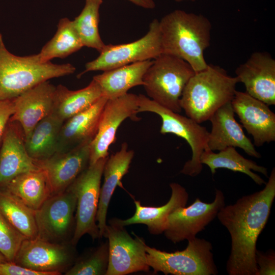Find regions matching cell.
Here are the masks:
<instances>
[{
  "label": "cell",
  "instance_id": "obj_27",
  "mask_svg": "<svg viewBox=\"0 0 275 275\" xmlns=\"http://www.w3.org/2000/svg\"><path fill=\"white\" fill-rule=\"evenodd\" d=\"M200 162L208 166L213 175L217 169H227L246 174L259 185L265 184L266 182L252 171L268 177L267 168L244 158L233 147H227L217 153L210 149L205 150L200 156Z\"/></svg>",
  "mask_w": 275,
  "mask_h": 275
},
{
  "label": "cell",
  "instance_id": "obj_13",
  "mask_svg": "<svg viewBox=\"0 0 275 275\" xmlns=\"http://www.w3.org/2000/svg\"><path fill=\"white\" fill-rule=\"evenodd\" d=\"M225 205L224 195L216 189L211 203L203 202L197 198L189 206L175 209L168 217L163 232L166 237L174 243L194 239L217 216Z\"/></svg>",
  "mask_w": 275,
  "mask_h": 275
},
{
  "label": "cell",
  "instance_id": "obj_33",
  "mask_svg": "<svg viewBox=\"0 0 275 275\" xmlns=\"http://www.w3.org/2000/svg\"><path fill=\"white\" fill-rule=\"evenodd\" d=\"M26 238L9 222L0 210V253L8 261H14Z\"/></svg>",
  "mask_w": 275,
  "mask_h": 275
},
{
  "label": "cell",
  "instance_id": "obj_2",
  "mask_svg": "<svg viewBox=\"0 0 275 275\" xmlns=\"http://www.w3.org/2000/svg\"><path fill=\"white\" fill-rule=\"evenodd\" d=\"M159 23L162 53L183 60L195 73L206 68L204 52L210 46L212 28L206 17L177 9L164 15Z\"/></svg>",
  "mask_w": 275,
  "mask_h": 275
},
{
  "label": "cell",
  "instance_id": "obj_37",
  "mask_svg": "<svg viewBox=\"0 0 275 275\" xmlns=\"http://www.w3.org/2000/svg\"><path fill=\"white\" fill-rule=\"evenodd\" d=\"M135 5L146 9H153L155 6L154 0H127Z\"/></svg>",
  "mask_w": 275,
  "mask_h": 275
},
{
  "label": "cell",
  "instance_id": "obj_21",
  "mask_svg": "<svg viewBox=\"0 0 275 275\" xmlns=\"http://www.w3.org/2000/svg\"><path fill=\"white\" fill-rule=\"evenodd\" d=\"M170 186L171 196L164 205L158 207L144 206L140 201L134 199L135 211L131 217L126 219L114 218L110 220L123 227L133 224L145 225L149 232L154 235L163 233L169 215L175 209L185 206L188 200V193L180 184L171 183Z\"/></svg>",
  "mask_w": 275,
  "mask_h": 275
},
{
  "label": "cell",
  "instance_id": "obj_20",
  "mask_svg": "<svg viewBox=\"0 0 275 275\" xmlns=\"http://www.w3.org/2000/svg\"><path fill=\"white\" fill-rule=\"evenodd\" d=\"M0 150V187L17 175L40 169L28 154L22 128L17 122L10 121Z\"/></svg>",
  "mask_w": 275,
  "mask_h": 275
},
{
  "label": "cell",
  "instance_id": "obj_5",
  "mask_svg": "<svg viewBox=\"0 0 275 275\" xmlns=\"http://www.w3.org/2000/svg\"><path fill=\"white\" fill-rule=\"evenodd\" d=\"M195 72L179 58L162 53L153 60L144 78V89L151 99L177 113L183 90Z\"/></svg>",
  "mask_w": 275,
  "mask_h": 275
},
{
  "label": "cell",
  "instance_id": "obj_3",
  "mask_svg": "<svg viewBox=\"0 0 275 275\" xmlns=\"http://www.w3.org/2000/svg\"><path fill=\"white\" fill-rule=\"evenodd\" d=\"M238 82L237 76L229 75L221 67L208 64L188 80L180 100V106L187 117L202 123L231 101Z\"/></svg>",
  "mask_w": 275,
  "mask_h": 275
},
{
  "label": "cell",
  "instance_id": "obj_25",
  "mask_svg": "<svg viewBox=\"0 0 275 275\" xmlns=\"http://www.w3.org/2000/svg\"><path fill=\"white\" fill-rule=\"evenodd\" d=\"M1 187L34 211L52 195L46 173L40 168L21 173Z\"/></svg>",
  "mask_w": 275,
  "mask_h": 275
},
{
  "label": "cell",
  "instance_id": "obj_32",
  "mask_svg": "<svg viewBox=\"0 0 275 275\" xmlns=\"http://www.w3.org/2000/svg\"><path fill=\"white\" fill-rule=\"evenodd\" d=\"M109 260L107 240L77 257L65 275H106Z\"/></svg>",
  "mask_w": 275,
  "mask_h": 275
},
{
  "label": "cell",
  "instance_id": "obj_24",
  "mask_svg": "<svg viewBox=\"0 0 275 275\" xmlns=\"http://www.w3.org/2000/svg\"><path fill=\"white\" fill-rule=\"evenodd\" d=\"M152 62L146 60L131 63L103 71L93 79L100 86L102 96L115 99L127 94L133 87L143 86L144 76Z\"/></svg>",
  "mask_w": 275,
  "mask_h": 275
},
{
  "label": "cell",
  "instance_id": "obj_19",
  "mask_svg": "<svg viewBox=\"0 0 275 275\" xmlns=\"http://www.w3.org/2000/svg\"><path fill=\"white\" fill-rule=\"evenodd\" d=\"M234 114L230 102L219 108L210 118L211 129L207 142L208 148L214 151L229 147H238L248 155L260 158V153L235 120Z\"/></svg>",
  "mask_w": 275,
  "mask_h": 275
},
{
  "label": "cell",
  "instance_id": "obj_14",
  "mask_svg": "<svg viewBox=\"0 0 275 275\" xmlns=\"http://www.w3.org/2000/svg\"><path fill=\"white\" fill-rule=\"evenodd\" d=\"M138 96L128 93L119 97L107 99L102 110L97 133L90 144L89 165L109 156L108 149L114 143L117 130L126 119L139 120Z\"/></svg>",
  "mask_w": 275,
  "mask_h": 275
},
{
  "label": "cell",
  "instance_id": "obj_17",
  "mask_svg": "<svg viewBox=\"0 0 275 275\" xmlns=\"http://www.w3.org/2000/svg\"><path fill=\"white\" fill-rule=\"evenodd\" d=\"M235 74L248 94L268 105H275V60L269 53L254 52Z\"/></svg>",
  "mask_w": 275,
  "mask_h": 275
},
{
  "label": "cell",
  "instance_id": "obj_18",
  "mask_svg": "<svg viewBox=\"0 0 275 275\" xmlns=\"http://www.w3.org/2000/svg\"><path fill=\"white\" fill-rule=\"evenodd\" d=\"M56 87L45 81L13 99L14 111L10 121L19 124L24 139L39 121L52 112Z\"/></svg>",
  "mask_w": 275,
  "mask_h": 275
},
{
  "label": "cell",
  "instance_id": "obj_7",
  "mask_svg": "<svg viewBox=\"0 0 275 275\" xmlns=\"http://www.w3.org/2000/svg\"><path fill=\"white\" fill-rule=\"evenodd\" d=\"M211 243L195 238L182 251L167 252L146 245L147 263L154 273L173 275H216Z\"/></svg>",
  "mask_w": 275,
  "mask_h": 275
},
{
  "label": "cell",
  "instance_id": "obj_10",
  "mask_svg": "<svg viewBox=\"0 0 275 275\" xmlns=\"http://www.w3.org/2000/svg\"><path fill=\"white\" fill-rule=\"evenodd\" d=\"M76 197L69 186L51 196L35 215L39 238L56 243L71 242L75 226Z\"/></svg>",
  "mask_w": 275,
  "mask_h": 275
},
{
  "label": "cell",
  "instance_id": "obj_26",
  "mask_svg": "<svg viewBox=\"0 0 275 275\" xmlns=\"http://www.w3.org/2000/svg\"><path fill=\"white\" fill-rule=\"evenodd\" d=\"M102 96L100 87L93 79L85 88L75 91L59 85L56 87L52 113L65 122L90 108Z\"/></svg>",
  "mask_w": 275,
  "mask_h": 275
},
{
  "label": "cell",
  "instance_id": "obj_15",
  "mask_svg": "<svg viewBox=\"0 0 275 275\" xmlns=\"http://www.w3.org/2000/svg\"><path fill=\"white\" fill-rule=\"evenodd\" d=\"M234 113L257 147L275 141V114L264 102L236 91L231 101Z\"/></svg>",
  "mask_w": 275,
  "mask_h": 275
},
{
  "label": "cell",
  "instance_id": "obj_28",
  "mask_svg": "<svg viewBox=\"0 0 275 275\" xmlns=\"http://www.w3.org/2000/svg\"><path fill=\"white\" fill-rule=\"evenodd\" d=\"M63 123L52 112L34 127L24 139L26 151L33 160L46 159L57 152L58 136Z\"/></svg>",
  "mask_w": 275,
  "mask_h": 275
},
{
  "label": "cell",
  "instance_id": "obj_31",
  "mask_svg": "<svg viewBox=\"0 0 275 275\" xmlns=\"http://www.w3.org/2000/svg\"><path fill=\"white\" fill-rule=\"evenodd\" d=\"M103 0H86L80 14L73 21L84 46L100 52L105 45L99 33V9Z\"/></svg>",
  "mask_w": 275,
  "mask_h": 275
},
{
  "label": "cell",
  "instance_id": "obj_8",
  "mask_svg": "<svg viewBox=\"0 0 275 275\" xmlns=\"http://www.w3.org/2000/svg\"><path fill=\"white\" fill-rule=\"evenodd\" d=\"M102 158L89 166L69 186L76 197L75 226L71 243L76 246L85 234L94 240L99 238L96 222L101 180L107 157Z\"/></svg>",
  "mask_w": 275,
  "mask_h": 275
},
{
  "label": "cell",
  "instance_id": "obj_35",
  "mask_svg": "<svg viewBox=\"0 0 275 275\" xmlns=\"http://www.w3.org/2000/svg\"><path fill=\"white\" fill-rule=\"evenodd\" d=\"M0 275H53L50 272L33 270L22 266L13 261L0 263Z\"/></svg>",
  "mask_w": 275,
  "mask_h": 275
},
{
  "label": "cell",
  "instance_id": "obj_4",
  "mask_svg": "<svg viewBox=\"0 0 275 275\" xmlns=\"http://www.w3.org/2000/svg\"><path fill=\"white\" fill-rule=\"evenodd\" d=\"M70 63L43 62L38 54L18 56L7 48L0 33V99H13L50 79L74 73Z\"/></svg>",
  "mask_w": 275,
  "mask_h": 275
},
{
  "label": "cell",
  "instance_id": "obj_38",
  "mask_svg": "<svg viewBox=\"0 0 275 275\" xmlns=\"http://www.w3.org/2000/svg\"><path fill=\"white\" fill-rule=\"evenodd\" d=\"M6 261H7V260L5 256L0 253V263Z\"/></svg>",
  "mask_w": 275,
  "mask_h": 275
},
{
  "label": "cell",
  "instance_id": "obj_1",
  "mask_svg": "<svg viewBox=\"0 0 275 275\" xmlns=\"http://www.w3.org/2000/svg\"><path fill=\"white\" fill-rule=\"evenodd\" d=\"M268 177L263 189L225 205L217 214L231 236V253L226 266L229 275H255L257 271L256 243L275 198L274 168Z\"/></svg>",
  "mask_w": 275,
  "mask_h": 275
},
{
  "label": "cell",
  "instance_id": "obj_30",
  "mask_svg": "<svg viewBox=\"0 0 275 275\" xmlns=\"http://www.w3.org/2000/svg\"><path fill=\"white\" fill-rule=\"evenodd\" d=\"M0 210L12 225L27 239L38 236L35 211L0 187Z\"/></svg>",
  "mask_w": 275,
  "mask_h": 275
},
{
  "label": "cell",
  "instance_id": "obj_9",
  "mask_svg": "<svg viewBox=\"0 0 275 275\" xmlns=\"http://www.w3.org/2000/svg\"><path fill=\"white\" fill-rule=\"evenodd\" d=\"M95 59L87 63L77 75L94 71H105L133 63L154 59L162 54L159 20L154 19L148 32L142 38L128 43L105 45Z\"/></svg>",
  "mask_w": 275,
  "mask_h": 275
},
{
  "label": "cell",
  "instance_id": "obj_29",
  "mask_svg": "<svg viewBox=\"0 0 275 275\" xmlns=\"http://www.w3.org/2000/svg\"><path fill=\"white\" fill-rule=\"evenodd\" d=\"M82 47L73 21L64 17L59 20L56 34L42 47L38 55L42 62H47L54 58H65Z\"/></svg>",
  "mask_w": 275,
  "mask_h": 275
},
{
  "label": "cell",
  "instance_id": "obj_16",
  "mask_svg": "<svg viewBox=\"0 0 275 275\" xmlns=\"http://www.w3.org/2000/svg\"><path fill=\"white\" fill-rule=\"evenodd\" d=\"M90 143L66 151L56 152L44 160H34L37 166L46 173L52 195L65 190L89 166Z\"/></svg>",
  "mask_w": 275,
  "mask_h": 275
},
{
  "label": "cell",
  "instance_id": "obj_11",
  "mask_svg": "<svg viewBox=\"0 0 275 275\" xmlns=\"http://www.w3.org/2000/svg\"><path fill=\"white\" fill-rule=\"evenodd\" d=\"M76 258L75 246L71 242H52L37 237L23 241L13 262L33 270L60 275Z\"/></svg>",
  "mask_w": 275,
  "mask_h": 275
},
{
  "label": "cell",
  "instance_id": "obj_36",
  "mask_svg": "<svg viewBox=\"0 0 275 275\" xmlns=\"http://www.w3.org/2000/svg\"><path fill=\"white\" fill-rule=\"evenodd\" d=\"M14 111L13 99H0V142Z\"/></svg>",
  "mask_w": 275,
  "mask_h": 275
},
{
  "label": "cell",
  "instance_id": "obj_23",
  "mask_svg": "<svg viewBox=\"0 0 275 275\" xmlns=\"http://www.w3.org/2000/svg\"><path fill=\"white\" fill-rule=\"evenodd\" d=\"M107 100L102 96L90 108L64 122L59 134L56 152L67 151L93 140Z\"/></svg>",
  "mask_w": 275,
  "mask_h": 275
},
{
  "label": "cell",
  "instance_id": "obj_39",
  "mask_svg": "<svg viewBox=\"0 0 275 275\" xmlns=\"http://www.w3.org/2000/svg\"><path fill=\"white\" fill-rule=\"evenodd\" d=\"M176 2H184V1H190V2H195L196 1V0H173Z\"/></svg>",
  "mask_w": 275,
  "mask_h": 275
},
{
  "label": "cell",
  "instance_id": "obj_6",
  "mask_svg": "<svg viewBox=\"0 0 275 275\" xmlns=\"http://www.w3.org/2000/svg\"><path fill=\"white\" fill-rule=\"evenodd\" d=\"M138 96V113L148 112L158 115L161 119L160 132L172 133L184 139L189 145L192 155L184 164L180 173L191 177L200 174L203 169L200 156L207 149L209 132L188 117L174 112L156 103L143 94Z\"/></svg>",
  "mask_w": 275,
  "mask_h": 275
},
{
  "label": "cell",
  "instance_id": "obj_22",
  "mask_svg": "<svg viewBox=\"0 0 275 275\" xmlns=\"http://www.w3.org/2000/svg\"><path fill=\"white\" fill-rule=\"evenodd\" d=\"M134 152L128 150L126 142L122 144L120 150L108 156L104 164V181L100 188L96 222L99 231V238L106 227V216L111 198L117 186L123 187L121 180L128 172Z\"/></svg>",
  "mask_w": 275,
  "mask_h": 275
},
{
  "label": "cell",
  "instance_id": "obj_12",
  "mask_svg": "<svg viewBox=\"0 0 275 275\" xmlns=\"http://www.w3.org/2000/svg\"><path fill=\"white\" fill-rule=\"evenodd\" d=\"M103 237L107 239L109 260L106 275H126L148 271L146 243L141 237L132 238L125 227L111 220Z\"/></svg>",
  "mask_w": 275,
  "mask_h": 275
},
{
  "label": "cell",
  "instance_id": "obj_34",
  "mask_svg": "<svg viewBox=\"0 0 275 275\" xmlns=\"http://www.w3.org/2000/svg\"><path fill=\"white\" fill-rule=\"evenodd\" d=\"M256 262L258 269L255 275L275 274V253L273 251L264 253L257 250Z\"/></svg>",
  "mask_w": 275,
  "mask_h": 275
}]
</instances>
